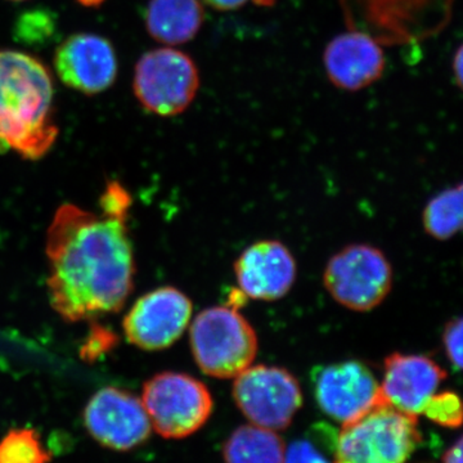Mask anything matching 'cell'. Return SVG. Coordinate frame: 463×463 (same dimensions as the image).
I'll return each instance as SVG.
<instances>
[{
  "mask_svg": "<svg viewBox=\"0 0 463 463\" xmlns=\"http://www.w3.org/2000/svg\"><path fill=\"white\" fill-rule=\"evenodd\" d=\"M446 379V371L429 356L392 353L385 359L381 397L399 412L417 417Z\"/></svg>",
  "mask_w": 463,
  "mask_h": 463,
  "instance_id": "cell-15",
  "label": "cell"
},
{
  "mask_svg": "<svg viewBox=\"0 0 463 463\" xmlns=\"http://www.w3.org/2000/svg\"><path fill=\"white\" fill-rule=\"evenodd\" d=\"M84 426L99 446L115 452L141 447L152 434L151 421L141 399L128 390L106 386L88 402Z\"/></svg>",
  "mask_w": 463,
  "mask_h": 463,
  "instance_id": "cell-10",
  "label": "cell"
},
{
  "mask_svg": "<svg viewBox=\"0 0 463 463\" xmlns=\"http://www.w3.org/2000/svg\"><path fill=\"white\" fill-rule=\"evenodd\" d=\"M200 88V72L188 54L158 48L139 58L134 71L137 99L151 114L176 116L190 108Z\"/></svg>",
  "mask_w": 463,
  "mask_h": 463,
  "instance_id": "cell-7",
  "label": "cell"
},
{
  "mask_svg": "<svg viewBox=\"0 0 463 463\" xmlns=\"http://www.w3.org/2000/svg\"><path fill=\"white\" fill-rule=\"evenodd\" d=\"M54 69L67 87L94 96L115 83L118 57L111 43L103 36L75 33L57 48Z\"/></svg>",
  "mask_w": 463,
  "mask_h": 463,
  "instance_id": "cell-13",
  "label": "cell"
},
{
  "mask_svg": "<svg viewBox=\"0 0 463 463\" xmlns=\"http://www.w3.org/2000/svg\"><path fill=\"white\" fill-rule=\"evenodd\" d=\"M285 443L276 431L260 426L243 425L225 441V463H283Z\"/></svg>",
  "mask_w": 463,
  "mask_h": 463,
  "instance_id": "cell-18",
  "label": "cell"
},
{
  "mask_svg": "<svg viewBox=\"0 0 463 463\" xmlns=\"http://www.w3.org/2000/svg\"><path fill=\"white\" fill-rule=\"evenodd\" d=\"M191 298L175 288H160L139 298L124 317L125 337L147 352L167 349L190 326Z\"/></svg>",
  "mask_w": 463,
  "mask_h": 463,
  "instance_id": "cell-11",
  "label": "cell"
},
{
  "mask_svg": "<svg viewBox=\"0 0 463 463\" xmlns=\"http://www.w3.org/2000/svg\"><path fill=\"white\" fill-rule=\"evenodd\" d=\"M141 401L152 430L165 439H184L199 431L214 408L205 383L170 371L146 381Z\"/></svg>",
  "mask_w": 463,
  "mask_h": 463,
  "instance_id": "cell-6",
  "label": "cell"
},
{
  "mask_svg": "<svg viewBox=\"0 0 463 463\" xmlns=\"http://www.w3.org/2000/svg\"><path fill=\"white\" fill-rule=\"evenodd\" d=\"M14 2H20V0H14Z\"/></svg>",
  "mask_w": 463,
  "mask_h": 463,
  "instance_id": "cell-28",
  "label": "cell"
},
{
  "mask_svg": "<svg viewBox=\"0 0 463 463\" xmlns=\"http://www.w3.org/2000/svg\"><path fill=\"white\" fill-rule=\"evenodd\" d=\"M239 288L252 300L274 301L288 294L297 279L294 255L279 241H260L234 263Z\"/></svg>",
  "mask_w": 463,
  "mask_h": 463,
  "instance_id": "cell-14",
  "label": "cell"
},
{
  "mask_svg": "<svg viewBox=\"0 0 463 463\" xmlns=\"http://www.w3.org/2000/svg\"><path fill=\"white\" fill-rule=\"evenodd\" d=\"M420 441L417 417L381 403L343 425L334 463H407Z\"/></svg>",
  "mask_w": 463,
  "mask_h": 463,
  "instance_id": "cell-5",
  "label": "cell"
},
{
  "mask_svg": "<svg viewBox=\"0 0 463 463\" xmlns=\"http://www.w3.org/2000/svg\"><path fill=\"white\" fill-rule=\"evenodd\" d=\"M350 30L380 45H403L437 35L449 24L455 0H339Z\"/></svg>",
  "mask_w": 463,
  "mask_h": 463,
  "instance_id": "cell-3",
  "label": "cell"
},
{
  "mask_svg": "<svg viewBox=\"0 0 463 463\" xmlns=\"http://www.w3.org/2000/svg\"><path fill=\"white\" fill-rule=\"evenodd\" d=\"M78 2L84 5V7L96 8L99 7L105 0H78Z\"/></svg>",
  "mask_w": 463,
  "mask_h": 463,
  "instance_id": "cell-27",
  "label": "cell"
},
{
  "mask_svg": "<svg viewBox=\"0 0 463 463\" xmlns=\"http://www.w3.org/2000/svg\"><path fill=\"white\" fill-rule=\"evenodd\" d=\"M190 340L200 370L214 379H234L254 364L258 354L254 327L228 306L200 312L192 322Z\"/></svg>",
  "mask_w": 463,
  "mask_h": 463,
  "instance_id": "cell-4",
  "label": "cell"
},
{
  "mask_svg": "<svg viewBox=\"0 0 463 463\" xmlns=\"http://www.w3.org/2000/svg\"><path fill=\"white\" fill-rule=\"evenodd\" d=\"M0 463H51V456L38 431L12 429L0 440Z\"/></svg>",
  "mask_w": 463,
  "mask_h": 463,
  "instance_id": "cell-21",
  "label": "cell"
},
{
  "mask_svg": "<svg viewBox=\"0 0 463 463\" xmlns=\"http://www.w3.org/2000/svg\"><path fill=\"white\" fill-rule=\"evenodd\" d=\"M462 185L448 188L432 197L423 210L426 233L439 241L452 239L462 228Z\"/></svg>",
  "mask_w": 463,
  "mask_h": 463,
  "instance_id": "cell-19",
  "label": "cell"
},
{
  "mask_svg": "<svg viewBox=\"0 0 463 463\" xmlns=\"http://www.w3.org/2000/svg\"><path fill=\"white\" fill-rule=\"evenodd\" d=\"M133 199L120 182L100 194L99 212L63 203L47 232V288L66 322L118 313L132 294L136 258L129 236Z\"/></svg>",
  "mask_w": 463,
  "mask_h": 463,
  "instance_id": "cell-1",
  "label": "cell"
},
{
  "mask_svg": "<svg viewBox=\"0 0 463 463\" xmlns=\"http://www.w3.org/2000/svg\"><path fill=\"white\" fill-rule=\"evenodd\" d=\"M323 65L335 87L358 91L383 76L385 54L379 43L367 33L350 32L335 36L323 53Z\"/></svg>",
  "mask_w": 463,
  "mask_h": 463,
  "instance_id": "cell-16",
  "label": "cell"
},
{
  "mask_svg": "<svg viewBox=\"0 0 463 463\" xmlns=\"http://www.w3.org/2000/svg\"><path fill=\"white\" fill-rule=\"evenodd\" d=\"M443 463H462V439L459 438L443 457Z\"/></svg>",
  "mask_w": 463,
  "mask_h": 463,
  "instance_id": "cell-25",
  "label": "cell"
},
{
  "mask_svg": "<svg viewBox=\"0 0 463 463\" xmlns=\"http://www.w3.org/2000/svg\"><path fill=\"white\" fill-rule=\"evenodd\" d=\"M317 404L334 421L346 425L385 403L380 383L367 365L358 361L321 365L313 371Z\"/></svg>",
  "mask_w": 463,
  "mask_h": 463,
  "instance_id": "cell-12",
  "label": "cell"
},
{
  "mask_svg": "<svg viewBox=\"0 0 463 463\" xmlns=\"http://www.w3.org/2000/svg\"><path fill=\"white\" fill-rule=\"evenodd\" d=\"M444 350L457 371L462 368V318L452 319L443 334Z\"/></svg>",
  "mask_w": 463,
  "mask_h": 463,
  "instance_id": "cell-23",
  "label": "cell"
},
{
  "mask_svg": "<svg viewBox=\"0 0 463 463\" xmlns=\"http://www.w3.org/2000/svg\"><path fill=\"white\" fill-rule=\"evenodd\" d=\"M205 20L201 0H151L146 27L155 41L166 45L191 42Z\"/></svg>",
  "mask_w": 463,
  "mask_h": 463,
  "instance_id": "cell-17",
  "label": "cell"
},
{
  "mask_svg": "<svg viewBox=\"0 0 463 463\" xmlns=\"http://www.w3.org/2000/svg\"><path fill=\"white\" fill-rule=\"evenodd\" d=\"M233 398L252 425L279 431L288 428L303 404L294 374L276 365H250L234 377Z\"/></svg>",
  "mask_w": 463,
  "mask_h": 463,
  "instance_id": "cell-9",
  "label": "cell"
},
{
  "mask_svg": "<svg viewBox=\"0 0 463 463\" xmlns=\"http://www.w3.org/2000/svg\"><path fill=\"white\" fill-rule=\"evenodd\" d=\"M203 2L216 11L227 12L242 8L250 2L259 7H272L276 0H203Z\"/></svg>",
  "mask_w": 463,
  "mask_h": 463,
  "instance_id": "cell-24",
  "label": "cell"
},
{
  "mask_svg": "<svg viewBox=\"0 0 463 463\" xmlns=\"http://www.w3.org/2000/svg\"><path fill=\"white\" fill-rule=\"evenodd\" d=\"M323 283L340 306L354 312H370L392 291V268L381 250L356 243L330 259Z\"/></svg>",
  "mask_w": 463,
  "mask_h": 463,
  "instance_id": "cell-8",
  "label": "cell"
},
{
  "mask_svg": "<svg viewBox=\"0 0 463 463\" xmlns=\"http://www.w3.org/2000/svg\"><path fill=\"white\" fill-rule=\"evenodd\" d=\"M50 70L23 52L0 50V148L39 160L58 137Z\"/></svg>",
  "mask_w": 463,
  "mask_h": 463,
  "instance_id": "cell-2",
  "label": "cell"
},
{
  "mask_svg": "<svg viewBox=\"0 0 463 463\" xmlns=\"http://www.w3.org/2000/svg\"><path fill=\"white\" fill-rule=\"evenodd\" d=\"M337 434L326 423L313 425L306 437L286 448L283 463H334Z\"/></svg>",
  "mask_w": 463,
  "mask_h": 463,
  "instance_id": "cell-20",
  "label": "cell"
},
{
  "mask_svg": "<svg viewBox=\"0 0 463 463\" xmlns=\"http://www.w3.org/2000/svg\"><path fill=\"white\" fill-rule=\"evenodd\" d=\"M453 72H455L456 84L458 87L462 85V47L456 51L455 57H453Z\"/></svg>",
  "mask_w": 463,
  "mask_h": 463,
  "instance_id": "cell-26",
  "label": "cell"
},
{
  "mask_svg": "<svg viewBox=\"0 0 463 463\" xmlns=\"http://www.w3.org/2000/svg\"><path fill=\"white\" fill-rule=\"evenodd\" d=\"M422 413L432 422L444 428H458L462 422V405L458 395L453 392H435Z\"/></svg>",
  "mask_w": 463,
  "mask_h": 463,
  "instance_id": "cell-22",
  "label": "cell"
}]
</instances>
